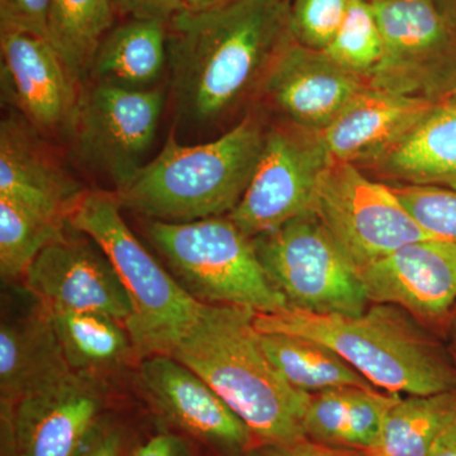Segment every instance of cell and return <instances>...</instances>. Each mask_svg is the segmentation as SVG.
I'll use <instances>...</instances> for the list:
<instances>
[{
	"instance_id": "1",
	"label": "cell",
	"mask_w": 456,
	"mask_h": 456,
	"mask_svg": "<svg viewBox=\"0 0 456 456\" xmlns=\"http://www.w3.org/2000/svg\"><path fill=\"white\" fill-rule=\"evenodd\" d=\"M294 41L289 0H231L180 12L167 23V71L176 119L209 127L257 103Z\"/></svg>"
},
{
	"instance_id": "2",
	"label": "cell",
	"mask_w": 456,
	"mask_h": 456,
	"mask_svg": "<svg viewBox=\"0 0 456 456\" xmlns=\"http://www.w3.org/2000/svg\"><path fill=\"white\" fill-rule=\"evenodd\" d=\"M256 312L204 305L171 356L200 375L248 426L257 444L305 436L311 395L293 388L261 349Z\"/></svg>"
},
{
	"instance_id": "3",
	"label": "cell",
	"mask_w": 456,
	"mask_h": 456,
	"mask_svg": "<svg viewBox=\"0 0 456 456\" xmlns=\"http://www.w3.org/2000/svg\"><path fill=\"white\" fill-rule=\"evenodd\" d=\"M259 332L303 336L331 347L375 388L399 395L456 389V359L431 330L388 303L356 316L288 310L256 314Z\"/></svg>"
},
{
	"instance_id": "4",
	"label": "cell",
	"mask_w": 456,
	"mask_h": 456,
	"mask_svg": "<svg viewBox=\"0 0 456 456\" xmlns=\"http://www.w3.org/2000/svg\"><path fill=\"white\" fill-rule=\"evenodd\" d=\"M269 122L248 110L215 140L180 142L171 132L163 149L114 191L122 209L147 221L191 222L228 216L250 185Z\"/></svg>"
},
{
	"instance_id": "5",
	"label": "cell",
	"mask_w": 456,
	"mask_h": 456,
	"mask_svg": "<svg viewBox=\"0 0 456 456\" xmlns=\"http://www.w3.org/2000/svg\"><path fill=\"white\" fill-rule=\"evenodd\" d=\"M69 224L101 246L118 274L132 305L126 327L141 360L171 355L196 323L204 303L194 298L141 244L126 224L114 193L86 191Z\"/></svg>"
},
{
	"instance_id": "6",
	"label": "cell",
	"mask_w": 456,
	"mask_h": 456,
	"mask_svg": "<svg viewBox=\"0 0 456 456\" xmlns=\"http://www.w3.org/2000/svg\"><path fill=\"white\" fill-rule=\"evenodd\" d=\"M146 233L179 283L204 305H237L256 314L288 310L261 268L253 239L228 216L191 222L147 221Z\"/></svg>"
},
{
	"instance_id": "7",
	"label": "cell",
	"mask_w": 456,
	"mask_h": 456,
	"mask_svg": "<svg viewBox=\"0 0 456 456\" xmlns=\"http://www.w3.org/2000/svg\"><path fill=\"white\" fill-rule=\"evenodd\" d=\"M270 285L289 310L356 316L370 301L355 269L312 212L253 237Z\"/></svg>"
},
{
	"instance_id": "8",
	"label": "cell",
	"mask_w": 456,
	"mask_h": 456,
	"mask_svg": "<svg viewBox=\"0 0 456 456\" xmlns=\"http://www.w3.org/2000/svg\"><path fill=\"white\" fill-rule=\"evenodd\" d=\"M311 212L356 273L403 246L435 237L417 224L391 185L355 164H330Z\"/></svg>"
},
{
	"instance_id": "9",
	"label": "cell",
	"mask_w": 456,
	"mask_h": 456,
	"mask_svg": "<svg viewBox=\"0 0 456 456\" xmlns=\"http://www.w3.org/2000/svg\"><path fill=\"white\" fill-rule=\"evenodd\" d=\"M383 56L373 88L434 102L456 92V29L435 0H370Z\"/></svg>"
},
{
	"instance_id": "10",
	"label": "cell",
	"mask_w": 456,
	"mask_h": 456,
	"mask_svg": "<svg viewBox=\"0 0 456 456\" xmlns=\"http://www.w3.org/2000/svg\"><path fill=\"white\" fill-rule=\"evenodd\" d=\"M163 89L131 90L92 83L83 88L70 139L80 163L114 191L147 163L164 112Z\"/></svg>"
},
{
	"instance_id": "11",
	"label": "cell",
	"mask_w": 456,
	"mask_h": 456,
	"mask_svg": "<svg viewBox=\"0 0 456 456\" xmlns=\"http://www.w3.org/2000/svg\"><path fill=\"white\" fill-rule=\"evenodd\" d=\"M331 163L318 132L269 122L259 165L228 217L253 239L311 212L318 182Z\"/></svg>"
},
{
	"instance_id": "12",
	"label": "cell",
	"mask_w": 456,
	"mask_h": 456,
	"mask_svg": "<svg viewBox=\"0 0 456 456\" xmlns=\"http://www.w3.org/2000/svg\"><path fill=\"white\" fill-rule=\"evenodd\" d=\"M107 382L70 373L49 388L0 402V456H75L110 411Z\"/></svg>"
},
{
	"instance_id": "13",
	"label": "cell",
	"mask_w": 456,
	"mask_h": 456,
	"mask_svg": "<svg viewBox=\"0 0 456 456\" xmlns=\"http://www.w3.org/2000/svg\"><path fill=\"white\" fill-rule=\"evenodd\" d=\"M2 101L44 137L70 139L83 84L49 41L0 31Z\"/></svg>"
},
{
	"instance_id": "14",
	"label": "cell",
	"mask_w": 456,
	"mask_h": 456,
	"mask_svg": "<svg viewBox=\"0 0 456 456\" xmlns=\"http://www.w3.org/2000/svg\"><path fill=\"white\" fill-rule=\"evenodd\" d=\"M141 391L158 421L217 456H248L256 445L241 419L206 380L171 355L140 362Z\"/></svg>"
},
{
	"instance_id": "15",
	"label": "cell",
	"mask_w": 456,
	"mask_h": 456,
	"mask_svg": "<svg viewBox=\"0 0 456 456\" xmlns=\"http://www.w3.org/2000/svg\"><path fill=\"white\" fill-rule=\"evenodd\" d=\"M26 289L50 311L98 312L127 323L132 305L101 246L70 224L27 272Z\"/></svg>"
},
{
	"instance_id": "16",
	"label": "cell",
	"mask_w": 456,
	"mask_h": 456,
	"mask_svg": "<svg viewBox=\"0 0 456 456\" xmlns=\"http://www.w3.org/2000/svg\"><path fill=\"white\" fill-rule=\"evenodd\" d=\"M370 303H388L446 332L456 305V242L421 240L358 273Z\"/></svg>"
},
{
	"instance_id": "17",
	"label": "cell",
	"mask_w": 456,
	"mask_h": 456,
	"mask_svg": "<svg viewBox=\"0 0 456 456\" xmlns=\"http://www.w3.org/2000/svg\"><path fill=\"white\" fill-rule=\"evenodd\" d=\"M368 86L364 77L342 68L325 51L294 40L270 71L257 104L272 110L277 121L321 132Z\"/></svg>"
},
{
	"instance_id": "18",
	"label": "cell",
	"mask_w": 456,
	"mask_h": 456,
	"mask_svg": "<svg viewBox=\"0 0 456 456\" xmlns=\"http://www.w3.org/2000/svg\"><path fill=\"white\" fill-rule=\"evenodd\" d=\"M51 151L46 137L17 113L0 122V198L65 224L86 193Z\"/></svg>"
},
{
	"instance_id": "19",
	"label": "cell",
	"mask_w": 456,
	"mask_h": 456,
	"mask_svg": "<svg viewBox=\"0 0 456 456\" xmlns=\"http://www.w3.org/2000/svg\"><path fill=\"white\" fill-rule=\"evenodd\" d=\"M356 167L387 184L456 189V92L434 102L391 145Z\"/></svg>"
},
{
	"instance_id": "20",
	"label": "cell",
	"mask_w": 456,
	"mask_h": 456,
	"mask_svg": "<svg viewBox=\"0 0 456 456\" xmlns=\"http://www.w3.org/2000/svg\"><path fill=\"white\" fill-rule=\"evenodd\" d=\"M70 373L73 370L66 362L50 311L38 299L23 316H3L0 325L2 403H17L49 388Z\"/></svg>"
},
{
	"instance_id": "21",
	"label": "cell",
	"mask_w": 456,
	"mask_h": 456,
	"mask_svg": "<svg viewBox=\"0 0 456 456\" xmlns=\"http://www.w3.org/2000/svg\"><path fill=\"white\" fill-rule=\"evenodd\" d=\"M431 104L369 86L318 134L332 161L360 165L391 145Z\"/></svg>"
},
{
	"instance_id": "22",
	"label": "cell",
	"mask_w": 456,
	"mask_h": 456,
	"mask_svg": "<svg viewBox=\"0 0 456 456\" xmlns=\"http://www.w3.org/2000/svg\"><path fill=\"white\" fill-rule=\"evenodd\" d=\"M401 397L380 389H329L311 395L305 436L335 448L369 454L382 435L384 421Z\"/></svg>"
},
{
	"instance_id": "23",
	"label": "cell",
	"mask_w": 456,
	"mask_h": 456,
	"mask_svg": "<svg viewBox=\"0 0 456 456\" xmlns=\"http://www.w3.org/2000/svg\"><path fill=\"white\" fill-rule=\"evenodd\" d=\"M167 71V23L128 20L99 45L89 79L118 88L147 90Z\"/></svg>"
},
{
	"instance_id": "24",
	"label": "cell",
	"mask_w": 456,
	"mask_h": 456,
	"mask_svg": "<svg viewBox=\"0 0 456 456\" xmlns=\"http://www.w3.org/2000/svg\"><path fill=\"white\" fill-rule=\"evenodd\" d=\"M50 311V310H49ZM69 367L107 382L141 358L127 327L98 312L50 311Z\"/></svg>"
},
{
	"instance_id": "25",
	"label": "cell",
	"mask_w": 456,
	"mask_h": 456,
	"mask_svg": "<svg viewBox=\"0 0 456 456\" xmlns=\"http://www.w3.org/2000/svg\"><path fill=\"white\" fill-rule=\"evenodd\" d=\"M259 342L269 362L298 391L316 395L345 387L377 389L322 342L284 332H259Z\"/></svg>"
},
{
	"instance_id": "26",
	"label": "cell",
	"mask_w": 456,
	"mask_h": 456,
	"mask_svg": "<svg viewBox=\"0 0 456 456\" xmlns=\"http://www.w3.org/2000/svg\"><path fill=\"white\" fill-rule=\"evenodd\" d=\"M113 0H51L46 40L80 83L116 22Z\"/></svg>"
},
{
	"instance_id": "27",
	"label": "cell",
	"mask_w": 456,
	"mask_h": 456,
	"mask_svg": "<svg viewBox=\"0 0 456 456\" xmlns=\"http://www.w3.org/2000/svg\"><path fill=\"white\" fill-rule=\"evenodd\" d=\"M456 416V389L428 395H401L384 421L368 456H428Z\"/></svg>"
},
{
	"instance_id": "28",
	"label": "cell",
	"mask_w": 456,
	"mask_h": 456,
	"mask_svg": "<svg viewBox=\"0 0 456 456\" xmlns=\"http://www.w3.org/2000/svg\"><path fill=\"white\" fill-rule=\"evenodd\" d=\"M69 224V222H68ZM68 224L47 220L20 204L0 198V274L5 281H25L41 251Z\"/></svg>"
},
{
	"instance_id": "29",
	"label": "cell",
	"mask_w": 456,
	"mask_h": 456,
	"mask_svg": "<svg viewBox=\"0 0 456 456\" xmlns=\"http://www.w3.org/2000/svg\"><path fill=\"white\" fill-rule=\"evenodd\" d=\"M325 53L351 73L368 77L383 56V37L370 0H351L346 16Z\"/></svg>"
},
{
	"instance_id": "30",
	"label": "cell",
	"mask_w": 456,
	"mask_h": 456,
	"mask_svg": "<svg viewBox=\"0 0 456 456\" xmlns=\"http://www.w3.org/2000/svg\"><path fill=\"white\" fill-rule=\"evenodd\" d=\"M389 185L419 226L437 239L456 242V189Z\"/></svg>"
},
{
	"instance_id": "31",
	"label": "cell",
	"mask_w": 456,
	"mask_h": 456,
	"mask_svg": "<svg viewBox=\"0 0 456 456\" xmlns=\"http://www.w3.org/2000/svg\"><path fill=\"white\" fill-rule=\"evenodd\" d=\"M351 0H289L294 40L325 50L340 28Z\"/></svg>"
},
{
	"instance_id": "32",
	"label": "cell",
	"mask_w": 456,
	"mask_h": 456,
	"mask_svg": "<svg viewBox=\"0 0 456 456\" xmlns=\"http://www.w3.org/2000/svg\"><path fill=\"white\" fill-rule=\"evenodd\" d=\"M51 0H0V31L47 36Z\"/></svg>"
},
{
	"instance_id": "33",
	"label": "cell",
	"mask_w": 456,
	"mask_h": 456,
	"mask_svg": "<svg viewBox=\"0 0 456 456\" xmlns=\"http://www.w3.org/2000/svg\"><path fill=\"white\" fill-rule=\"evenodd\" d=\"M136 444L130 426L110 413L75 456H131Z\"/></svg>"
},
{
	"instance_id": "34",
	"label": "cell",
	"mask_w": 456,
	"mask_h": 456,
	"mask_svg": "<svg viewBox=\"0 0 456 456\" xmlns=\"http://www.w3.org/2000/svg\"><path fill=\"white\" fill-rule=\"evenodd\" d=\"M158 425L155 434L137 441L131 456H198L197 443L161 422Z\"/></svg>"
},
{
	"instance_id": "35",
	"label": "cell",
	"mask_w": 456,
	"mask_h": 456,
	"mask_svg": "<svg viewBox=\"0 0 456 456\" xmlns=\"http://www.w3.org/2000/svg\"><path fill=\"white\" fill-rule=\"evenodd\" d=\"M248 456H368L358 450L335 448L303 437L281 444H257Z\"/></svg>"
},
{
	"instance_id": "36",
	"label": "cell",
	"mask_w": 456,
	"mask_h": 456,
	"mask_svg": "<svg viewBox=\"0 0 456 456\" xmlns=\"http://www.w3.org/2000/svg\"><path fill=\"white\" fill-rule=\"evenodd\" d=\"M117 13L128 20H160L169 23L171 18L184 11L180 0H113Z\"/></svg>"
},
{
	"instance_id": "37",
	"label": "cell",
	"mask_w": 456,
	"mask_h": 456,
	"mask_svg": "<svg viewBox=\"0 0 456 456\" xmlns=\"http://www.w3.org/2000/svg\"><path fill=\"white\" fill-rule=\"evenodd\" d=\"M428 456H456V416L441 432Z\"/></svg>"
},
{
	"instance_id": "38",
	"label": "cell",
	"mask_w": 456,
	"mask_h": 456,
	"mask_svg": "<svg viewBox=\"0 0 456 456\" xmlns=\"http://www.w3.org/2000/svg\"><path fill=\"white\" fill-rule=\"evenodd\" d=\"M231 0H180L188 11H206V9L217 7Z\"/></svg>"
},
{
	"instance_id": "39",
	"label": "cell",
	"mask_w": 456,
	"mask_h": 456,
	"mask_svg": "<svg viewBox=\"0 0 456 456\" xmlns=\"http://www.w3.org/2000/svg\"><path fill=\"white\" fill-rule=\"evenodd\" d=\"M446 20L456 29V0H435Z\"/></svg>"
},
{
	"instance_id": "40",
	"label": "cell",
	"mask_w": 456,
	"mask_h": 456,
	"mask_svg": "<svg viewBox=\"0 0 456 456\" xmlns=\"http://www.w3.org/2000/svg\"><path fill=\"white\" fill-rule=\"evenodd\" d=\"M445 334H448L450 340L449 350L452 351V355L456 358V305L454 310L452 312V316H450Z\"/></svg>"
},
{
	"instance_id": "41",
	"label": "cell",
	"mask_w": 456,
	"mask_h": 456,
	"mask_svg": "<svg viewBox=\"0 0 456 456\" xmlns=\"http://www.w3.org/2000/svg\"><path fill=\"white\" fill-rule=\"evenodd\" d=\"M456 359V358H455Z\"/></svg>"
}]
</instances>
